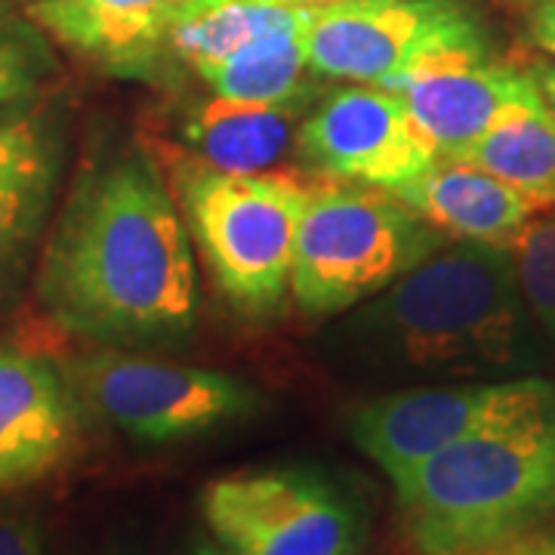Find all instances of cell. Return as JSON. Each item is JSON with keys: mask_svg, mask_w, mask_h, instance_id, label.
I'll return each mask as SVG.
<instances>
[{"mask_svg": "<svg viewBox=\"0 0 555 555\" xmlns=\"http://www.w3.org/2000/svg\"><path fill=\"white\" fill-rule=\"evenodd\" d=\"M43 309L100 346L189 337L198 275L189 225L142 155L102 160L75 182L38 269Z\"/></svg>", "mask_w": 555, "mask_h": 555, "instance_id": "cell-1", "label": "cell"}, {"mask_svg": "<svg viewBox=\"0 0 555 555\" xmlns=\"http://www.w3.org/2000/svg\"><path fill=\"white\" fill-rule=\"evenodd\" d=\"M356 352L423 374L534 377L537 321L509 247L456 241L367 299L349 321Z\"/></svg>", "mask_w": 555, "mask_h": 555, "instance_id": "cell-2", "label": "cell"}, {"mask_svg": "<svg viewBox=\"0 0 555 555\" xmlns=\"http://www.w3.org/2000/svg\"><path fill=\"white\" fill-rule=\"evenodd\" d=\"M416 555H478L555 516V404L485 429L392 478Z\"/></svg>", "mask_w": 555, "mask_h": 555, "instance_id": "cell-3", "label": "cell"}, {"mask_svg": "<svg viewBox=\"0 0 555 555\" xmlns=\"http://www.w3.org/2000/svg\"><path fill=\"white\" fill-rule=\"evenodd\" d=\"M444 244L433 222L383 189L306 185L291 294L306 318L352 312Z\"/></svg>", "mask_w": 555, "mask_h": 555, "instance_id": "cell-4", "label": "cell"}, {"mask_svg": "<svg viewBox=\"0 0 555 555\" xmlns=\"http://www.w3.org/2000/svg\"><path fill=\"white\" fill-rule=\"evenodd\" d=\"M173 189L219 294L247 318L281 312L291 294L306 185L278 173H225L198 158H179Z\"/></svg>", "mask_w": 555, "mask_h": 555, "instance_id": "cell-5", "label": "cell"}, {"mask_svg": "<svg viewBox=\"0 0 555 555\" xmlns=\"http://www.w3.org/2000/svg\"><path fill=\"white\" fill-rule=\"evenodd\" d=\"M318 78L389 87L429 65L494 56V28L476 0H339L302 25Z\"/></svg>", "mask_w": 555, "mask_h": 555, "instance_id": "cell-6", "label": "cell"}, {"mask_svg": "<svg viewBox=\"0 0 555 555\" xmlns=\"http://www.w3.org/2000/svg\"><path fill=\"white\" fill-rule=\"evenodd\" d=\"M80 408L139 444H170L244 420L259 392L225 371L130 356L118 346L75 358L65 371Z\"/></svg>", "mask_w": 555, "mask_h": 555, "instance_id": "cell-7", "label": "cell"}, {"mask_svg": "<svg viewBox=\"0 0 555 555\" xmlns=\"http://www.w3.org/2000/svg\"><path fill=\"white\" fill-rule=\"evenodd\" d=\"M201 513L238 555H361L367 540L356 503L306 469L217 478L201 494Z\"/></svg>", "mask_w": 555, "mask_h": 555, "instance_id": "cell-8", "label": "cell"}, {"mask_svg": "<svg viewBox=\"0 0 555 555\" xmlns=\"http://www.w3.org/2000/svg\"><path fill=\"white\" fill-rule=\"evenodd\" d=\"M553 404L555 386L540 377L420 386L364 401L352 411L349 433L358 451L374 460L392 481L463 438Z\"/></svg>", "mask_w": 555, "mask_h": 555, "instance_id": "cell-9", "label": "cell"}, {"mask_svg": "<svg viewBox=\"0 0 555 555\" xmlns=\"http://www.w3.org/2000/svg\"><path fill=\"white\" fill-rule=\"evenodd\" d=\"M294 155L318 177L383 192H398L438 160L404 100L377 83L339 87L315 105L299 124Z\"/></svg>", "mask_w": 555, "mask_h": 555, "instance_id": "cell-10", "label": "cell"}, {"mask_svg": "<svg viewBox=\"0 0 555 555\" xmlns=\"http://www.w3.org/2000/svg\"><path fill=\"white\" fill-rule=\"evenodd\" d=\"M78 396L50 358L0 343V491L40 485L78 451Z\"/></svg>", "mask_w": 555, "mask_h": 555, "instance_id": "cell-11", "label": "cell"}, {"mask_svg": "<svg viewBox=\"0 0 555 555\" xmlns=\"http://www.w3.org/2000/svg\"><path fill=\"white\" fill-rule=\"evenodd\" d=\"M65 164V124L56 102L0 105V297L25 275L50 219Z\"/></svg>", "mask_w": 555, "mask_h": 555, "instance_id": "cell-12", "label": "cell"}, {"mask_svg": "<svg viewBox=\"0 0 555 555\" xmlns=\"http://www.w3.org/2000/svg\"><path fill=\"white\" fill-rule=\"evenodd\" d=\"M185 0H35L28 20L43 35L120 80L160 78L170 31Z\"/></svg>", "mask_w": 555, "mask_h": 555, "instance_id": "cell-13", "label": "cell"}, {"mask_svg": "<svg viewBox=\"0 0 555 555\" xmlns=\"http://www.w3.org/2000/svg\"><path fill=\"white\" fill-rule=\"evenodd\" d=\"M386 90L398 93L438 158H460L503 112L537 90L528 68L496 56L429 65Z\"/></svg>", "mask_w": 555, "mask_h": 555, "instance_id": "cell-14", "label": "cell"}, {"mask_svg": "<svg viewBox=\"0 0 555 555\" xmlns=\"http://www.w3.org/2000/svg\"><path fill=\"white\" fill-rule=\"evenodd\" d=\"M392 195L448 238L500 247H509L534 214V204L513 185L454 158H438L423 177Z\"/></svg>", "mask_w": 555, "mask_h": 555, "instance_id": "cell-15", "label": "cell"}, {"mask_svg": "<svg viewBox=\"0 0 555 555\" xmlns=\"http://www.w3.org/2000/svg\"><path fill=\"white\" fill-rule=\"evenodd\" d=\"M312 93L284 102L214 100L195 105L179 124L182 142L198 160L225 173H269L294 152Z\"/></svg>", "mask_w": 555, "mask_h": 555, "instance_id": "cell-16", "label": "cell"}, {"mask_svg": "<svg viewBox=\"0 0 555 555\" xmlns=\"http://www.w3.org/2000/svg\"><path fill=\"white\" fill-rule=\"evenodd\" d=\"M454 160L476 164L513 185L534 207L555 204V120L534 90L513 105Z\"/></svg>", "mask_w": 555, "mask_h": 555, "instance_id": "cell-17", "label": "cell"}, {"mask_svg": "<svg viewBox=\"0 0 555 555\" xmlns=\"http://www.w3.org/2000/svg\"><path fill=\"white\" fill-rule=\"evenodd\" d=\"M306 20H309V13H306ZM306 20L294 28H281V31L254 40L225 60L207 62V65L195 68V75L219 100L284 102L306 96V93H312V87L306 83L309 80L306 78L309 60H306V47H302Z\"/></svg>", "mask_w": 555, "mask_h": 555, "instance_id": "cell-18", "label": "cell"}, {"mask_svg": "<svg viewBox=\"0 0 555 555\" xmlns=\"http://www.w3.org/2000/svg\"><path fill=\"white\" fill-rule=\"evenodd\" d=\"M309 7H272L250 0H225L204 10L182 13L170 31V62L185 68H201L207 62H219L241 47L266 38L281 28H294L306 20Z\"/></svg>", "mask_w": 555, "mask_h": 555, "instance_id": "cell-19", "label": "cell"}, {"mask_svg": "<svg viewBox=\"0 0 555 555\" xmlns=\"http://www.w3.org/2000/svg\"><path fill=\"white\" fill-rule=\"evenodd\" d=\"M509 254L525 306L555 346V214L528 219L509 244Z\"/></svg>", "mask_w": 555, "mask_h": 555, "instance_id": "cell-20", "label": "cell"}, {"mask_svg": "<svg viewBox=\"0 0 555 555\" xmlns=\"http://www.w3.org/2000/svg\"><path fill=\"white\" fill-rule=\"evenodd\" d=\"M56 72L43 31L0 7V105L40 96Z\"/></svg>", "mask_w": 555, "mask_h": 555, "instance_id": "cell-21", "label": "cell"}, {"mask_svg": "<svg viewBox=\"0 0 555 555\" xmlns=\"http://www.w3.org/2000/svg\"><path fill=\"white\" fill-rule=\"evenodd\" d=\"M0 555H47L43 525L25 503L0 491Z\"/></svg>", "mask_w": 555, "mask_h": 555, "instance_id": "cell-22", "label": "cell"}, {"mask_svg": "<svg viewBox=\"0 0 555 555\" xmlns=\"http://www.w3.org/2000/svg\"><path fill=\"white\" fill-rule=\"evenodd\" d=\"M525 35L537 50L555 60V0H543L525 10Z\"/></svg>", "mask_w": 555, "mask_h": 555, "instance_id": "cell-23", "label": "cell"}, {"mask_svg": "<svg viewBox=\"0 0 555 555\" xmlns=\"http://www.w3.org/2000/svg\"><path fill=\"white\" fill-rule=\"evenodd\" d=\"M478 555H555V528H534Z\"/></svg>", "mask_w": 555, "mask_h": 555, "instance_id": "cell-24", "label": "cell"}, {"mask_svg": "<svg viewBox=\"0 0 555 555\" xmlns=\"http://www.w3.org/2000/svg\"><path fill=\"white\" fill-rule=\"evenodd\" d=\"M528 72H531V78H534L537 90H540V100L546 105L550 118L555 120V60L534 62Z\"/></svg>", "mask_w": 555, "mask_h": 555, "instance_id": "cell-25", "label": "cell"}, {"mask_svg": "<svg viewBox=\"0 0 555 555\" xmlns=\"http://www.w3.org/2000/svg\"><path fill=\"white\" fill-rule=\"evenodd\" d=\"M214 3H225V0H185L182 3V13L204 10V7H214ZM250 3H272V7H327V3H339V0H250Z\"/></svg>", "mask_w": 555, "mask_h": 555, "instance_id": "cell-26", "label": "cell"}, {"mask_svg": "<svg viewBox=\"0 0 555 555\" xmlns=\"http://www.w3.org/2000/svg\"><path fill=\"white\" fill-rule=\"evenodd\" d=\"M509 3H516L521 10H528V7H534V3H543V0H509Z\"/></svg>", "mask_w": 555, "mask_h": 555, "instance_id": "cell-27", "label": "cell"}]
</instances>
